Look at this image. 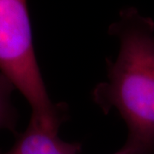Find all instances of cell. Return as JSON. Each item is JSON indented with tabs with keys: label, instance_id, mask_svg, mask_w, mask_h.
<instances>
[{
	"label": "cell",
	"instance_id": "6da1fadb",
	"mask_svg": "<svg viewBox=\"0 0 154 154\" xmlns=\"http://www.w3.org/2000/svg\"><path fill=\"white\" fill-rule=\"evenodd\" d=\"M119 52L107 63V77L93 91L103 111L115 109L128 128L126 145L138 154H154V22L125 8L109 28Z\"/></svg>",
	"mask_w": 154,
	"mask_h": 154
},
{
	"label": "cell",
	"instance_id": "7a4b0ae2",
	"mask_svg": "<svg viewBox=\"0 0 154 154\" xmlns=\"http://www.w3.org/2000/svg\"><path fill=\"white\" fill-rule=\"evenodd\" d=\"M0 73L26 99L31 121L58 130L62 106L51 99L36 60L27 0H0Z\"/></svg>",
	"mask_w": 154,
	"mask_h": 154
},
{
	"label": "cell",
	"instance_id": "3957f363",
	"mask_svg": "<svg viewBox=\"0 0 154 154\" xmlns=\"http://www.w3.org/2000/svg\"><path fill=\"white\" fill-rule=\"evenodd\" d=\"M81 146L66 142L58 137V131L47 129L30 121L9 151L0 154H80Z\"/></svg>",
	"mask_w": 154,
	"mask_h": 154
},
{
	"label": "cell",
	"instance_id": "277c9868",
	"mask_svg": "<svg viewBox=\"0 0 154 154\" xmlns=\"http://www.w3.org/2000/svg\"><path fill=\"white\" fill-rule=\"evenodd\" d=\"M15 89L11 81L0 73V130L16 129L17 114L11 102V94Z\"/></svg>",
	"mask_w": 154,
	"mask_h": 154
},
{
	"label": "cell",
	"instance_id": "5b68a950",
	"mask_svg": "<svg viewBox=\"0 0 154 154\" xmlns=\"http://www.w3.org/2000/svg\"><path fill=\"white\" fill-rule=\"evenodd\" d=\"M113 154H138L136 152H134L132 148H130L128 146H127L126 144H124V146L122 147L120 150H118L117 152H116Z\"/></svg>",
	"mask_w": 154,
	"mask_h": 154
}]
</instances>
